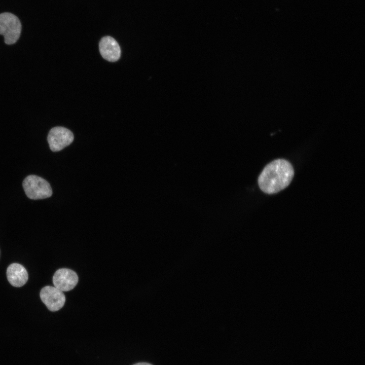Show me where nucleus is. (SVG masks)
Listing matches in <instances>:
<instances>
[{"label": "nucleus", "instance_id": "1", "mask_svg": "<svg viewBox=\"0 0 365 365\" xmlns=\"http://www.w3.org/2000/svg\"><path fill=\"white\" fill-rule=\"evenodd\" d=\"M294 175L292 165L283 159L275 160L267 165L258 178V185L264 193L272 194L287 187Z\"/></svg>", "mask_w": 365, "mask_h": 365}, {"label": "nucleus", "instance_id": "2", "mask_svg": "<svg viewBox=\"0 0 365 365\" xmlns=\"http://www.w3.org/2000/svg\"><path fill=\"white\" fill-rule=\"evenodd\" d=\"M23 187L26 196L31 199H42L50 197L52 190L49 183L44 178L30 175L24 178Z\"/></svg>", "mask_w": 365, "mask_h": 365}, {"label": "nucleus", "instance_id": "3", "mask_svg": "<svg viewBox=\"0 0 365 365\" xmlns=\"http://www.w3.org/2000/svg\"><path fill=\"white\" fill-rule=\"evenodd\" d=\"M21 24L19 18L8 12L0 14V34L4 36L6 44H15L19 39Z\"/></svg>", "mask_w": 365, "mask_h": 365}, {"label": "nucleus", "instance_id": "4", "mask_svg": "<svg viewBox=\"0 0 365 365\" xmlns=\"http://www.w3.org/2000/svg\"><path fill=\"white\" fill-rule=\"evenodd\" d=\"M72 132L61 126L52 128L48 135L47 140L51 150L59 151L69 145L74 140Z\"/></svg>", "mask_w": 365, "mask_h": 365}, {"label": "nucleus", "instance_id": "5", "mask_svg": "<svg viewBox=\"0 0 365 365\" xmlns=\"http://www.w3.org/2000/svg\"><path fill=\"white\" fill-rule=\"evenodd\" d=\"M42 301L51 311L60 310L64 306L65 297L62 291L55 286H46L40 291Z\"/></svg>", "mask_w": 365, "mask_h": 365}, {"label": "nucleus", "instance_id": "6", "mask_svg": "<svg viewBox=\"0 0 365 365\" xmlns=\"http://www.w3.org/2000/svg\"><path fill=\"white\" fill-rule=\"evenodd\" d=\"M78 280L77 273L67 268L57 270L53 276L54 286L62 291H68L72 289L77 285Z\"/></svg>", "mask_w": 365, "mask_h": 365}, {"label": "nucleus", "instance_id": "7", "mask_svg": "<svg viewBox=\"0 0 365 365\" xmlns=\"http://www.w3.org/2000/svg\"><path fill=\"white\" fill-rule=\"evenodd\" d=\"M101 56L110 62L118 61L121 56V48L118 42L112 37H103L99 43Z\"/></svg>", "mask_w": 365, "mask_h": 365}, {"label": "nucleus", "instance_id": "8", "mask_svg": "<svg viewBox=\"0 0 365 365\" xmlns=\"http://www.w3.org/2000/svg\"><path fill=\"white\" fill-rule=\"evenodd\" d=\"M7 277L12 286L19 287L26 283L28 275L26 269L22 265L13 263L7 269Z\"/></svg>", "mask_w": 365, "mask_h": 365}, {"label": "nucleus", "instance_id": "9", "mask_svg": "<svg viewBox=\"0 0 365 365\" xmlns=\"http://www.w3.org/2000/svg\"><path fill=\"white\" fill-rule=\"evenodd\" d=\"M133 365H152V364H151L149 363H148V362H139V363H135Z\"/></svg>", "mask_w": 365, "mask_h": 365}]
</instances>
